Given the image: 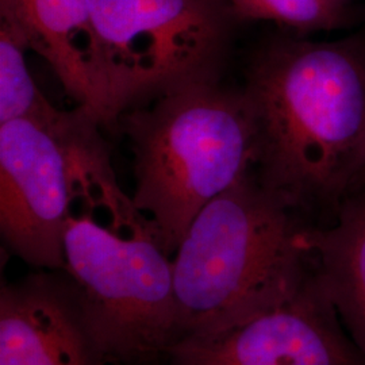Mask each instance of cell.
I'll return each mask as SVG.
<instances>
[{
	"label": "cell",
	"instance_id": "cell-8",
	"mask_svg": "<svg viewBox=\"0 0 365 365\" xmlns=\"http://www.w3.org/2000/svg\"><path fill=\"white\" fill-rule=\"evenodd\" d=\"M69 274L41 271L0 291V365H105Z\"/></svg>",
	"mask_w": 365,
	"mask_h": 365
},
{
	"label": "cell",
	"instance_id": "cell-3",
	"mask_svg": "<svg viewBox=\"0 0 365 365\" xmlns=\"http://www.w3.org/2000/svg\"><path fill=\"white\" fill-rule=\"evenodd\" d=\"M304 226L252 173L212 199L172 259L176 341L218 334L295 297L310 271Z\"/></svg>",
	"mask_w": 365,
	"mask_h": 365
},
{
	"label": "cell",
	"instance_id": "cell-5",
	"mask_svg": "<svg viewBox=\"0 0 365 365\" xmlns=\"http://www.w3.org/2000/svg\"><path fill=\"white\" fill-rule=\"evenodd\" d=\"M125 111L173 87L220 81L238 21L227 0H88Z\"/></svg>",
	"mask_w": 365,
	"mask_h": 365
},
{
	"label": "cell",
	"instance_id": "cell-6",
	"mask_svg": "<svg viewBox=\"0 0 365 365\" xmlns=\"http://www.w3.org/2000/svg\"><path fill=\"white\" fill-rule=\"evenodd\" d=\"M75 110L54 125L0 123V233L18 259L43 271L66 269L71 210L68 134Z\"/></svg>",
	"mask_w": 365,
	"mask_h": 365
},
{
	"label": "cell",
	"instance_id": "cell-1",
	"mask_svg": "<svg viewBox=\"0 0 365 365\" xmlns=\"http://www.w3.org/2000/svg\"><path fill=\"white\" fill-rule=\"evenodd\" d=\"M242 91L257 182L295 214L331 220L365 180V36L274 39L256 53Z\"/></svg>",
	"mask_w": 365,
	"mask_h": 365
},
{
	"label": "cell",
	"instance_id": "cell-11",
	"mask_svg": "<svg viewBox=\"0 0 365 365\" xmlns=\"http://www.w3.org/2000/svg\"><path fill=\"white\" fill-rule=\"evenodd\" d=\"M29 49L22 25L0 9V123L26 118L53 125L64 113L48 102L31 78L25 57Z\"/></svg>",
	"mask_w": 365,
	"mask_h": 365
},
{
	"label": "cell",
	"instance_id": "cell-4",
	"mask_svg": "<svg viewBox=\"0 0 365 365\" xmlns=\"http://www.w3.org/2000/svg\"><path fill=\"white\" fill-rule=\"evenodd\" d=\"M131 106L118 119L134 152L133 203L172 256L212 199L248 176L256 126L244 91L188 83Z\"/></svg>",
	"mask_w": 365,
	"mask_h": 365
},
{
	"label": "cell",
	"instance_id": "cell-2",
	"mask_svg": "<svg viewBox=\"0 0 365 365\" xmlns=\"http://www.w3.org/2000/svg\"><path fill=\"white\" fill-rule=\"evenodd\" d=\"M66 271L105 363L149 365L167 357L178 334L170 256L122 191L106 149L71 163Z\"/></svg>",
	"mask_w": 365,
	"mask_h": 365
},
{
	"label": "cell",
	"instance_id": "cell-9",
	"mask_svg": "<svg viewBox=\"0 0 365 365\" xmlns=\"http://www.w3.org/2000/svg\"><path fill=\"white\" fill-rule=\"evenodd\" d=\"M60 78L66 93L101 126L125 111L105 49L92 25L88 0H0Z\"/></svg>",
	"mask_w": 365,
	"mask_h": 365
},
{
	"label": "cell",
	"instance_id": "cell-7",
	"mask_svg": "<svg viewBox=\"0 0 365 365\" xmlns=\"http://www.w3.org/2000/svg\"><path fill=\"white\" fill-rule=\"evenodd\" d=\"M168 365H365L312 268L295 297L214 336L176 341Z\"/></svg>",
	"mask_w": 365,
	"mask_h": 365
},
{
	"label": "cell",
	"instance_id": "cell-10",
	"mask_svg": "<svg viewBox=\"0 0 365 365\" xmlns=\"http://www.w3.org/2000/svg\"><path fill=\"white\" fill-rule=\"evenodd\" d=\"M302 241L318 283L365 356V180L344 197L329 223L306 225Z\"/></svg>",
	"mask_w": 365,
	"mask_h": 365
},
{
	"label": "cell",
	"instance_id": "cell-12",
	"mask_svg": "<svg viewBox=\"0 0 365 365\" xmlns=\"http://www.w3.org/2000/svg\"><path fill=\"white\" fill-rule=\"evenodd\" d=\"M238 21H269L298 34L330 31L352 19V0H227Z\"/></svg>",
	"mask_w": 365,
	"mask_h": 365
}]
</instances>
